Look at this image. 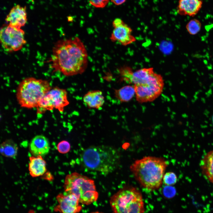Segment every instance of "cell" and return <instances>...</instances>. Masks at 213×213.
<instances>
[{"mask_svg": "<svg viewBox=\"0 0 213 213\" xmlns=\"http://www.w3.org/2000/svg\"><path fill=\"white\" fill-rule=\"evenodd\" d=\"M112 25L114 29L110 37L112 41L117 42L126 46L136 41L135 38L132 34V29L121 19H115L112 22Z\"/></svg>", "mask_w": 213, "mask_h": 213, "instance_id": "10", "label": "cell"}, {"mask_svg": "<svg viewBox=\"0 0 213 213\" xmlns=\"http://www.w3.org/2000/svg\"><path fill=\"white\" fill-rule=\"evenodd\" d=\"M115 97L121 102L129 101L135 94L134 86L130 85L125 86L114 90Z\"/></svg>", "mask_w": 213, "mask_h": 213, "instance_id": "18", "label": "cell"}, {"mask_svg": "<svg viewBox=\"0 0 213 213\" xmlns=\"http://www.w3.org/2000/svg\"><path fill=\"white\" fill-rule=\"evenodd\" d=\"M200 166L204 177L213 183V150L204 155L200 162Z\"/></svg>", "mask_w": 213, "mask_h": 213, "instance_id": "17", "label": "cell"}, {"mask_svg": "<svg viewBox=\"0 0 213 213\" xmlns=\"http://www.w3.org/2000/svg\"><path fill=\"white\" fill-rule=\"evenodd\" d=\"M51 88L49 83L46 80L33 77L25 78L17 87V100L22 107L37 108L41 99Z\"/></svg>", "mask_w": 213, "mask_h": 213, "instance_id": "4", "label": "cell"}, {"mask_svg": "<svg viewBox=\"0 0 213 213\" xmlns=\"http://www.w3.org/2000/svg\"><path fill=\"white\" fill-rule=\"evenodd\" d=\"M90 3L94 7L98 8L105 7L108 4L109 0H89Z\"/></svg>", "mask_w": 213, "mask_h": 213, "instance_id": "24", "label": "cell"}, {"mask_svg": "<svg viewBox=\"0 0 213 213\" xmlns=\"http://www.w3.org/2000/svg\"><path fill=\"white\" fill-rule=\"evenodd\" d=\"M0 34L2 46L7 51H19L26 43L24 31L21 28L4 25L1 29Z\"/></svg>", "mask_w": 213, "mask_h": 213, "instance_id": "9", "label": "cell"}, {"mask_svg": "<svg viewBox=\"0 0 213 213\" xmlns=\"http://www.w3.org/2000/svg\"><path fill=\"white\" fill-rule=\"evenodd\" d=\"M202 4V0H179L177 12L181 15L193 17L200 10Z\"/></svg>", "mask_w": 213, "mask_h": 213, "instance_id": "13", "label": "cell"}, {"mask_svg": "<svg viewBox=\"0 0 213 213\" xmlns=\"http://www.w3.org/2000/svg\"><path fill=\"white\" fill-rule=\"evenodd\" d=\"M29 170L30 175L36 177L43 175L46 171V162L42 156H32L29 157Z\"/></svg>", "mask_w": 213, "mask_h": 213, "instance_id": "16", "label": "cell"}, {"mask_svg": "<svg viewBox=\"0 0 213 213\" xmlns=\"http://www.w3.org/2000/svg\"><path fill=\"white\" fill-rule=\"evenodd\" d=\"M70 104L67 91L58 87L51 88L41 99L37 107L38 114L56 109L62 112Z\"/></svg>", "mask_w": 213, "mask_h": 213, "instance_id": "8", "label": "cell"}, {"mask_svg": "<svg viewBox=\"0 0 213 213\" xmlns=\"http://www.w3.org/2000/svg\"><path fill=\"white\" fill-rule=\"evenodd\" d=\"M29 149L31 153L34 156H44L49 152V142L45 136L42 135H37L31 140Z\"/></svg>", "mask_w": 213, "mask_h": 213, "instance_id": "14", "label": "cell"}, {"mask_svg": "<svg viewBox=\"0 0 213 213\" xmlns=\"http://www.w3.org/2000/svg\"><path fill=\"white\" fill-rule=\"evenodd\" d=\"M70 145L69 143L65 140L62 141L58 144L57 148L60 153L65 154L68 153L70 149Z\"/></svg>", "mask_w": 213, "mask_h": 213, "instance_id": "22", "label": "cell"}, {"mask_svg": "<svg viewBox=\"0 0 213 213\" xmlns=\"http://www.w3.org/2000/svg\"><path fill=\"white\" fill-rule=\"evenodd\" d=\"M26 9V7H21L19 5L14 6L7 16L6 21L12 26L21 28L27 22Z\"/></svg>", "mask_w": 213, "mask_h": 213, "instance_id": "12", "label": "cell"}, {"mask_svg": "<svg viewBox=\"0 0 213 213\" xmlns=\"http://www.w3.org/2000/svg\"><path fill=\"white\" fill-rule=\"evenodd\" d=\"M164 85L162 76L154 72L146 82L134 85L137 101L140 103L154 101L162 93Z\"/></svg>", "mask_w": 213, "mask_h": 213, "instance_id": "7", "label": "cell"}, {"mask_svg": "<svg viewBox=\"0 0 213 213\" xmlns=\"http://www.w3.org/2000/svg\"><path fill=\"white\" fill-rule=\"evenodd\" d=\"M57 199L58 204L55 210L61 213H79L82 209L78 199L74 194L64 192L59 194Z\"/></svg>", "mask_w": 213, "mask_h": 213, "instance_id": "11", "label": "cell"}, {"mask_svg": "<svg viewBox=\"0 0 213 213\" xmlns=\"http://www.w3.org/2000/svg\"><path fill=\"white\" fill-rule=\"evenodd\" d=\"M64 188L65 192L75 195L82 204H90L99 197L94 181L76 172L66 176Z\"/></svg>", "mask_w": 213, "mask_h": 213, "instance_id": "6", "label": "cell"}, {"mask_svg": "<svg viewBox=\"0 0 213 213\" xmlns=\"http://www.w3.org/2000/svg\"><path fill=\"white\" fill-rule=\"evenodd\" d=\"M83 100L88 108L96 109H100L105 101L103 93L99 90L88 91L84 96Z\"/></svg>", "mask_w": 213, "mask_h": 213, "instance_id": "15", "label": "cell"}, {"mask_svg": "<svg viewBox=\"0 0 213 213\" xmlns=\"http://www.w3.org/2000/svg\"><path fill=\"white\" fill-rule=\"evenodd\" d=\"M114 4L117 5H121L124 3L126 0H111Z\"/></svg>", "mask_w": 213, "mask_h": 213, "instance_id": "25", "label": "cell"}, {"mask_svg": "<svg viewBox=\"0 0 213 213\" xmlns=\"http://www.w3.org/2000/svg\"><path fill=\"white\" fill-rule=\"evenodd\" d=\"M80 159L84 167L105 175L117 169L120 163V155L113 147L94 146L85 149L81 154Z\"/></svg>", "mask_w": 213, "mask_h": 213, "instance_id": "3", "label": "cell"}, {"mask_svg": "<svg viewBox=\"0 0 213 213\" xmlns=\"http://www.w3.org/2000/svg\"><path fill=\"white\" fill-rule=\"evenodd\" d=\"M91 213H102V212H98V211H96V212H93Z\"/></svg>", "mask_w": 213, "mask_h": 213, "instance_id": "26", "label": "cell"}, {"mask_svg": "<svg viewBox=\"0 0 213 213\" xmlns=\"http://www.w3.org/2000/svg\"><path fill=\"white\" fill-rule=\"evenodd\" d=\"M50 61L54 71L67 76H72L85 71L88 65V54L78 37L64 39L55 43Z\"/></svg>", "mask_w": 213, "mask_h": 213, "instance_id": "1", "label": "cell"}, {"mask_svg": "<svg viewBox=\"0 0 213 213\" xmlns=\"http://www.w3.org/2000/svg\"><path fill=\"white\" fill-rule=\"evenodd\" d=\"M177 180V177L175 173L169 172L164 174L163 182L166 185L172 186L176 183Z\"/></svg>", "mask_w": 213, "mask_h": 213, "instance_id": "21", "label": "cell"}, {"mask_svg": "<svg viewBox=\"0 0 213 213\" xmlns=\"http://www.w3.org/2000/svg\"><path fill=\"white\" fill-rule=\"evenodd\" d=\"M0 153L3 156L15 158L17 154L18 147L12 140L8 139L4 141L0 146Z\"/></svg>", "mask_w": 213, "mask_h": 213, "instance_id": "19", "label": "cell"}, {"mask_svg": "<svg viewBox=\"0 0 213 213\" xmlns=\"http://www.w3.org/2000/svg\"><path fill=\"white\" fill-rule=\"evenodd\" d=\"M113 213H144V204L141 193L137 188L126 186L111 198Z\"/></svg>", "mask_w": 213, "mask_h": 213, "instance_id": "5", "label": "cell"}, {"mask_svg": "<svg viewBox=\"0 0 213 213\" xmlns=\"http://www.w3.org/2000/svg\"><path fill=\"white\" fill-rule=\"evenodd\" d=\"M186 28L190 34L195 35L200 31L201 28V23L199 20L193 19L188 22L186 26Z\"/></svg>", "mask_w": 213, "mask_h": 213, "instance_id": "20", "label": "cell"}, {"mask_svg": "<svg viewBox=\"0 0 213 213\" xmlns=\"http://www.w3.org/2000/svg\"><path fill=\"white\" fill-rule=\"evenodd\" d=\"M176 193L175 188L172 186L166 185L163 189V193L166 198L170 199L174 197Z\"/></svg>", "mask_w": 213, "mask_h": 213, "instance_id": "23", "label": "cell"}, {"mask_svg": "<svg viewBox=\"0 0 213 213\" xmlns=\"http://www.w3.org/2000/svg\"><path fill=\"white\" fill-rule=\"evenodd\" d=\"M167 166L164 159L148 156L135 160L130 165V169L142 186L153 190L161 186Z\"/></svg>", "mask_w": 213, "mask_h": 213, "instance_id": "2", "label": "cell"}]
</instances>
